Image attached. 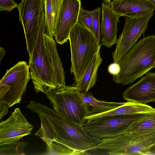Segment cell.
Segmentation results:
<instances>
[{
	"label": "cell",
	"mask_w": 155,
	"mask_h": 155,
	"mask_svg": "<svg viewBox=\"0 0 155 155\" xmlns=\"http://www.w3.org/2000/svg\"><path fill=\"white\" fill-rule=\"evenodd\" d=\"M107 70L110 74L113 76H116L120 73V67L118 63L114 62L109 65Z\"/></svg>",
	"instance_id": "obj_25"
},
{
	"label": "cell",
	"mask_w": 155,
	"mask_h": 155,
	"mask_svg": "<svg viewBox=\"0 0 155 155\" xmlns=\"http://www.w3.org/2000/svg\"><path fill=\"white\" fill-rule=\"evenodd\" d=\"M93 21L91 31L94 34L99 43L101 44V40L100 34L101 24L100 18L101 9L98 7L92 11Z\"/></svg>",
	"instance_id": "obj_22"
},
{
	"label": "cell",
	"mask_w": 155,
	"mask_h": 155,
	"mask_svg": "<svg viewBox=\"0 0 155 155\" xmlns=\"http://www.w3.org/2000/svg\"><path fill=\"white\" fill-rule=\"evenodd\" d=\"M81 6L80 0H63L54 36L58 43L62 45L68 40L69 33L78 21Z\"/></svg>",
	"instance_id": "obj_11"
},
{
	"label": "cell",
	"mask_w": 155,
	"mask_h": 155,
	"mask_svg": "<svg viewBox=\"0 0 155 155\" xmlns=\"http://www.w3.org/2000/svg\"><path fill=\"white\" fill-rule=\"evenodd\" d=\"M6 52V51L4 50L3 48H0V61L2 58L3 57L4 55Z\"/></svg>",
	"instance_id": "obj_28"
},
{
	"label": "cell",
	"mask_w": 155,
	"mask_h": 155,
	"mask_svg": "<svg viewBox=\"0 0 155 155\" xmlns=\"http://www.w3.org/2000/svg\"><path fill=\"white\" fill-rule=\"evenodd\" d=\"M140 113L155 114V108L147 104L126 102L124 105L111 110L97 114H91L86 118L87 122L103 116Z\"/></svg>",
	"instance_id": "obj_16"
},
{
	"label": "cell",
	"mask_w": 155,
	"mask_h": 155,
	"mask_svg": "<svg viewBox=\"0 0 155 155\" xmlns=\"http://www.w3.org/2000/svg\"><path fill=\"white\" fill-rule=\"evenodd\" d=\"M92 21V11L86 10L81 6L78 18L79 23L86 28L91 30Z\"/></svg>",
	"instance_id": "obj_23"
},
{
	"label": "cell",
	"mask_w": 155,
	"mask_h": 155,
	"mask_svg": "<svg viewBox=\"0 0 155 155\" xmlns=\"http://www.w3.org/2000/svg\"><path fill=\"white\" fill-rule=\"evenodd\" d=\"M153 114L140 113L106 116L86 122L83 127L97 139L111 138L127 133L133 123Z\"/></svg>",
	"instance_id": "obj_6"
},
{
	"label": "cell",
	"mask_w": 155,
	"mask_h": 155,
	"mask_svg": "<svg viewBox=\"0 0 155 155\" xmlns=\"http://www.w3.org/2000/svg\"><path fill=\"white\" fill-rule=\"evenodd\" d=\"M27 143L18 142L8 144L0 145V155L25 154L23 151Z\"/></svg>",
	"instance_id": "obj_21"
},
{
	"label": "cell",
	"mask_w": 155,
	"mask_h": 155,
	"mask_svg": "<svg viewBox=\"0 0 155 155\" xmlns=\"http://www.w3.org/2000/svg\"><path fill=\"white\" fill-rule=\"evenodd\" d=\"M33 128L20 109L15 108L8 118L0 122V145L18 142L23 137L30 134Z\"/></svg>",
	"instance_id": "obj_10"
},
{
	"label": "cell",
	"mask_w": 155,
	"mask_h": 155,
	"mask_svg": "<svg viewBox=\"0 0 155 155\" xmlns=\"http://www.w3.org/2000/svg\"><path fill=\"white\" fill-rule=\"evenodd\" d=\"M63 0H44L45 34L53 38L58 20Z\"/></svg>",
	"instance_id": "obj_18"
},
{
	"label": "cell",
	"mask_w": 155,
	"mask_h": 155,
	"mask_svg": "<svg viewBox=\"0 0 155 155\" xmlns=\"http://www.w3.org/2000/svg\"><path fill=\"white\" fill-rule=\"evenodd\" d=\"M152 1L155 4V0H150Z\"/></svg>",
	"instance_id": "obj_31"
},
{
	"label": "cell",
	"mask_w": 155,
	"mask_h": 155,
	"mask_svg": "<svg viewBox=\"0 0 155 155\" xmlns=\"http://www.w3.org/2000/svg\"><path fill=\"white\" fill-rule=\"evenodd\" d=\"M46 94L53 109L80 127H83L86 118L92 113L90 106L74 86L57 88Z\"/></svg>",
	"instance_id": "obj_3"
},
{
	"label": "cell",
	"mask_w": 155,
	"mask_h": 155,
	"mask_svg": "<svg viewBox=\"0 0 155 155\" xmlns=\"http://www.w3.org/2000/svg\"><path fill=\"white\" fill-rule=\"evenodd\" d=\"M107 2L109 3L111 1V0H102Z\"/></svg>",
	"instance_id": "obj_29"
},
{
	"label": "cell",
	"mask_w": 155,
	"mask_h": 155,
	"mask_svg": "<svg viewBox=\"0 0 155 155\" xmlns=\"http://www.w3.org/2000/svg\"><path fill=\"white\" fill-rule=\"evenodd\" d=\"M154 130H155V114L133 123L127 133L139 135Z\"/></svg>",
	"instance_id": "obj_20"
},
{
	"label": "cell",
	"mask_w": 155,
	"mask_h": 155,
	"mask_svg": "<svg viewBox=\"0 0 155 155\" xmlns=\"http://www.w3.org/2000/svg\"><path fill=\"white\" fill-rule=\"evenodd\" d=\"M44 36L57 88L65 87L66 84L64 69L57 51L56 42L53 38L45 33H44Z\"/></svg>",
	"instance_id": "obj_15"
},
{
	"label": "cell",
	"mask_w": 155,
	"mask_h": 155,
	"mask_svg": "<svg viewBox=\"0 0 155 155\" xmlns=\"http://www.w3.org/2000/svg\"><path fill=\"white\" fill-rule=\"evenodd\" d=\"M71 52L70 71L76 83L83 76L95 54L100 50V44L92 31L78 21L69 36Z\"/></svg>",
	"instance_id": "obj_2"
},
{
	"label": "cell",
	"mask_w": 155,
	"mask_h": 155,
	"mask_svg": "<svg viewBox=\"0 0 155 155\" xmlns=\"http://www.w3.org/2000/svg\"><path fill=\"white\" fill-rule=\"evenodd\" d=\"M80 94L84 100L91 107V114L106 112L122 106L126 103V102H116L99 101L96 99L91 93L88 92L85 94L80 92Z\"/></svg>",
	"instance_id": "obj_19"
},
{
	"label": "cell",
	"mask_w": 155,
	"mask_h": 155,
	"mask_svg": "<svg viewBox=\"0 0 155 155\" xmlns=\"http://www.w3.org/2000/svg\"><path fill=\"white\" fill-rule=\"evenodd\" d=\"M122 94L127 102L143 104L155 102V73L148 72Z\"/></svg>",
	"instance_id": "obj_12"
},
{
	"label": "cell",
	"mask_w": 155,
	"mask_h": 155,
	"mask_svg": "<svg viewBox=\"0 0 155 155\" xmlns=\"http://www.w3.org/2000/svg\"><path fill=\"white\" fill-rule=\"evenodd\" d=\"M17 8L29 56L33 51L40 30L45 28L44 0H22Z\"/></svg>",
	"instance_id": "obj_7"
},
{
	"label": "cell",
	"mask_w": 155,
	"mask_h": 155,
	"mask_svg": "<svg viewBox=\"0 0 155 155\" xmlns=\"http://www.w3.org/2000/svg\"><path fill=\"white\" fill-rule=\"evenodd\" d=\"M153 14L143 17L133 18L125 17V22L122 32L116 43L112 56L114 62L118 63L126 52L137 42L147 28Z\"/></svg>",
	"instance_id": "obj_9"
},
{
	"label": "cell",
	"mask_w": 155,
	"mask_h": 155,
	"mask_svg": "<svg viewBox=\"0 0 155 155\" xmlns=\"http://www.w3.org/2000/svg\"><path fill=\"white\" fill-rule=\"evenodd\" d=\"M143 155H155V144L145 152Z\"/></svg>",
	"instance_id": "obj_27"
},
{
	"label": "cell",
	"mask_w": 155,
	"mask_h": 155,
	"mask_svg": "<svg viewBox=\"0 0 155 155\" xmlns=\"http://www.w3.org/2000/svg\"><path fill=\"white\" fill-rule=\"evenodd\" d=\"M121 16L139 18L153 14L155 4L150 0H119L109 3Z\"/></svg>",
	"instance_id": "obj_13"
},
{
	"label": "cell",
	"mask_w": 155,
	"mask_h": 155,
	"mask_svg": "<svg viewBox=\"0 0 155 155\" xmlns=\"http://www.w3.org/2000/svg\"><path fill=\"white\" fill-rule=\"evenodd\" d=\"M9 107V106L7 103L0 99V120L7 114Z\"/></svg>",
	"instance_id": "obj_26"
},
{
	"label": "cell",
	"mask_w": 155,
	"mask_h": 155,
	"mask_svg": "<svg viewBox=\"0 0 155 155\" xmlns=\"http://www.w3.org/2000/svg\"><path fill=\"white\" fill-rule=\"evenodd\" d=\"M117 63L120 70L113 76V80L124 85L132 84L155 68V35H147L137 42Z\"/></svg>",
	"instance_id": "obj_1"
},
{
	"label": "cell",
	"mask_w": 155,
	"mask_h": 155,
	"mask_svg": "<svg viewBox=\"0 0 155 155\" xmlns=\"http://www.w3.org/2000/svg\"><path fill=\"white\" fill-rule=\"evenodd\" d=\"M121 16L110 6L102 3L100 34L101 44L107 48L117 43V25Z\"/></svg>",
	"instance_id": "obj_14"
},
{
	"label": "cell",
	"mask_w": 155,
	"mask_h": 155,
	"mask_svg": "<svg viewBox=\"0 0 155 155\" xmlns=\"http://www.w3.org/2000/svg\"><path fill=\"white\" fill-rule=\"evenodd\" d=\"M44 33L45 28L39 32L33 51L29 55L28 65L36 93L46 94L57 87L45 44Z\"/></svg>",
	"instance_id": "obj_4"
},
{
	"label": "cell",
	"mask_w": 155,
	"mask_h": 155,
	"mask_svg": "<svg viewBox=\"0 0 155 155\" xmlns=\"http://www.w3.org/2000/svg\"><path fill=\"white\" fill-rule=\"evenodd\" d=\"M102 61L99 50L94 56L82 77L74 86L76 90L85 94L94 86L97 81L98 68Z\"/></svg>",
	"instance_id": "obj_17"
},
{
	"label": "cell",
	"mask_w": 155,
	"mask_h": 155,
	"mask_svg": "<svg viewBox=\"0 0 155 155\" xmlns=\"http://www.w3.org/2000/svg\"><path fill=\"white\" fill-rule=\"evenodd\" d=\"M155 144V130L141 134L129 133L100 140L99 149L109 155H143Z\"/></svg>",
	"instance_id": "obj_5"
},
{
	"label": "cell",
	"mask_w": 155,
	"mask_h": 155,
	"mask_svg": "<svg viewBox=\"0 0 155 155\" xmlns=\"http://www.w3.org/2000/svg\"><path fill=\"white\" fill-rule=\"evenodd\" d=\"M31 78L28 65L25 61L18 62L6 72L0 81V99L10 107L20 103Z\"/></svg>",
	"instance_id": "obj_8"
},
{
	"label": "cell",
	"mask_w": 155,
	"mask_h": 155,
	"mask_svg": "<svg viewBox=\"0 0 155 155\" xmlns=\"http://www.w3.org/2000/svg\"><path fill=\"white\" fill-rule=\"evenodd\" d=\"M118 0H111V1L110 2H116V1H118Z\"/></svg>",
	"instance_id": "obj_30"
},
{
	"label": "cell",
	"mask_w": 155,
	"mask_h": 155,
	"mask_svg": "<svg viewBox=\"0 0 155 155\" xmlns=\"http://www.w3.org/2000/svg\"><path fill=\"white\" fill-rule=\"evenodd\" d=\"M18 6V4L13 0H0V11L5 10L10 12Z\"/></svg>",
	"instance_id": "obj_24"
}]
</instances>
